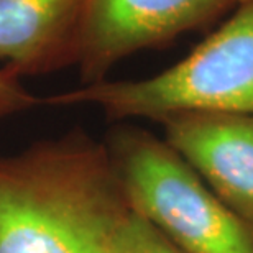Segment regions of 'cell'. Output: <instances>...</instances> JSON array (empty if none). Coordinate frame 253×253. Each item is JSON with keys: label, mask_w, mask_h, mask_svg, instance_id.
I'll use <instances>...</instances> for the list:
<instances>
[{"label": "cell", "mask_w": 253, "mask_h": 253, "mask_svg": "<svg viewBox=\"0 0 253 253\" xmlns=\"http://www.w3.org/2000/svg\"><path fill=\"white\" fill-rule=\"evenodd\" d=\"M119 253H183L135 209L122 232Z\"/></svg>", "instance_id": "7"}, {"label": "cell", "mask_w": 253, "mask_h": 253, "mask_svg": "<svg viewBox=\"0 0 253 253\" xmlns=\"http://www.w3.org/2000/svg\"><path fill=\"white\" fill-rule=\"evenodd\" d=\"M234 0H84L78 59L83 84L107 79L115 64L143 49L214 23Z\"/></svg>", "instance_id": "4"}, {"label": "cell", "mask_w": 253, "mask_h": 253, "mask_svg": "<svg viewBox=\"0 0 253 253\" xmlns=\"http://www.w3.org/2000/svg\"><path fill=\"white\" fill-rule=\"evenodd\" d=\"M107 150L130 206L183 253H253V230L165 138L124 125Z\"/></svg>", "instance_id": "3"}, {"label": "cell", "mask_w": 253, "mask_h": 253, "mask_svg": "<svg viewBox=\"0 0 253 253\" xmlns=\"http://www.w3.org/2000/svg\"><path fill=\"white\" fill-rule=\"evenodd\" d=\"M131 211L107 145L83 131L0 155V253H119Z\"/></svg>", "instance_id": "1"}, {"label": "cell", "mask_w": 253, "mask_h": 253, "mask_svg": "<svg viewBox=\"0 0 253 253\" xmlns=\"http://www.w3.org/2000/svg\"><path fill=\"white\" fill-rule=\"evenodd\" d=\"M43 104H89L114 120L160 124L194 112L253 115V0L235 5L204 42L158 74L83 84Z\"/></svg>", "instance_id": "2"}, {"label": "cell", "mask_w": 253, "mask_h": 253, "mask_svg": "<svg viewBox=\"0 0 253 253\" xmlns=\"http://www.w3.org/2000/svg\"><path fill=\"white\" fill-rule=\"evenodd\" d=\"M161 125L163 138L253 230V115L194 112Z\"/></svg>", "instance_id": "5"}, {"label": "cell", "mask_w": 253, "mask_h": 253, "mask_svg": "<svg viewBox=\"0 0 253 253\" xmlns=\"http://www.w3.org/2000/svg\"><path fill=\"white\" fill-rule=\"evenodd\" d=\"M244 2H250V0H234V3H235V5H239V3H244Z\"/></svg>", "instance_id": "9"}, {"label": "cell", "mask_w": 253, "mask_h": 253, "mask_svg": "<svg viewBox=\"0 0 253 253\" xmlns=\"http://www.w3.org/2000/svg\"><path fill=\"white\" fill-rule=\"evenodd\" d=\"M20 78L22 74L12 66H3L0 69V122L13 114L43 104V99L23 87Z\"/></svg>", "instance_id": "8"}, {"label": "cell", "mask_w": 253, "mask_h": 253, "mask_svg": "<svg viewBox=\"0 0 253 253\" xmlns=\"http://www.w3.org/2000/svg\"><path fill=\"white\" fill-rule=\"evenodd\" d=\"M84 0H0V61L20 74L76 64Z\"/></svg>", "instance_id": "6"}]
</instances>
